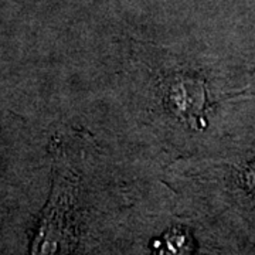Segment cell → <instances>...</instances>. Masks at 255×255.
<instances>
[{"label": "cell", "mask_w": 255, "mask_h": 255, "mask_svg": "<svg viewBox=\"0 0 255 255\" xmlns=\"http://www.w3.org/2000/svg\"><path fill=\"white\" fill-rule=\"evenodd\" d=\"M166 100L169 102L170 110L177 117L194 127L204 112L207 95L204 84L201 81L191 78H179L170 81L166 92Z\"/></svg>", "instance_id": "obj_1"}, {"label": "cell", "mask_w": 255, "mask_h": 255, "mask_svg": "<svg viewBox=\"0 0 255 255\" xmlns=\"http://www.w3.org/2000/svg\"><path fill=\"white\" fill-rule=\"evenodd\" d=\"M244 180H246L247 187L255 193V162H253L247 167L246 173H244Z\"/></svg>", "instance_id": "obj_2"}]
</instances>
